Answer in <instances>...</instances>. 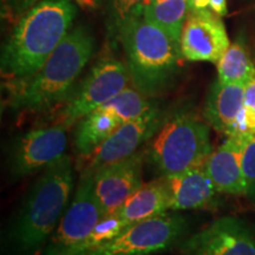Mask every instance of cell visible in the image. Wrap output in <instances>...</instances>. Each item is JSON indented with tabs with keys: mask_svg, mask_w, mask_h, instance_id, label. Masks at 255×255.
<instances>
[{
	"mask_svg": "<svg viewBox=\"0 0 255 255\" xmlns=\"http://www.w3.org/2000/svg\"><path fill=\"white\" fill-rule=\"evenodd\" d=\"M210 126L191 113L170 115L149 141L145 163L159 177L205 165L212 154Z\"/></svg>",
	"mask_w": 255,
	"mask_h": 255,
	"instance_id": "5",
	"label": "cell"
},
{
	"mask_svg": "<svg viewBox=\"0 0 255 255\" xmlns=\"http://www.w3.org/2000/svg\"><path fill=\"white\" fill-rule=\"evenodd\" d=\"M242 170H244L246 194L255 203V133L244 132L242 138Z\"/></svg>",
	"mask_w": 255,
	"mask_h": 255,
	"instance_id": "22",
	"label": "cell"
},
{
	"mask_svg": "<svg viewBox=\"0 0 255 255\" xmlns=\"http://www.w3.org/2000/svg\"><path fill=\"white\" fill-rule=\"evenodd\" d=\"M187 220L177 213H164L132 223L113 240L85 255H151L177 246L184 239Z\"/></svg>",
	"mask_w": 255,
	"mask_h": 255,
	"instance_id": "7",
	"label": "cell"
},
{
	"mask_svg": "<svg viewBox=\"0 0 255 255\" xmlns=\"http://www.w3.org/2000/svg\"><path fill=\"white\" fill-rule=\"evenodd\" d=\"M239 132L255 133V77L246 85Z\"/></svg>",
	"mask_w": 255,
	"mask_h": 255,
	"instance_id": "24",
	"label": "cell"
},
{
	"mask_svg": "<svg viewBox=\"0 0 255 255\" xmlns=\"http://www.w3.org/2000/svg\"><path fill=\"white\" fill-rule=\"evenodd\" d=\"M246 85L213 83L203 107V119L210 128L223 135L239 132V123L245 103Z\"/></svg>",
	"mask_w": 255,
	"mask_h": 255,
	"instance_id": "15",
	"label": "cell"
},
{
	"mask_svg": "<svg viewBox=\"0 0 255 255\" xmlns=\"http://www.w3.org/2000/svg\"><path fill=\"white\" fill-rule=\"evenodd\" d=\"M76 126L73 137L76 152L82 157H91L96 149L103 144L122 123L104 109L98 108L83 117Z\"/></svg>",
	"mask_w": 255,
	"mask_h": 255,
	"instance_id": "18",
	"label": "cell"
},
{
	"mask_svg": "<svg viewBox=\"0 0 255 255\" xmlns=\"http://www.w3.org/2000/svg\"><path fill=\"white\" fill-rule=\"evenodd\" d=\"M242 138L244 132L226 136V139L213 150L205 168L219 193L245 195L242 170Z\"/></svg>",
	"mask_w": 255,
	"mask_h": 255,
	"instance_id": "14",
	"label": "cell"
},
{
	"mask_svg": "<svg viewBox=\"0 0 255 255\" xmlns=\"http://www.w3.org/2000/svg\"><path fill=\"white\" fill-rule=\"evenodd\" d=\"M75 186L71 157L64 155L49 167L31 187L9 229L15 255L43 253L68 209Z\"/></svg>",
	"mask_w": 255,
	"mask_h": 255,
	"instance_id": "1",
	"label": "cell"
},
{
	"mask_svg": "<svg viewBox=\"0 0 255 255\" xmlns=\"http://www.w3.org/2000/svg\"><path fill=\"white\" fill-rule=\"evenodd\" d=\"M209 8L215 14L223 17L227 14V0H209Z\"/></svg>",
	"mask_w": 255,
	"mask_h": 255,
	"instance_id": "26",
	"label": "cell"
},
{
	"mask_svg": "<svg viewBox=\"0 0 255 255\" xmlns=\"http://www.w3.org/2000/svg\"><path fill=\"white\" fill-rule=\"evenodd\" d=\"M145 151L105 165L94 173V189L104 216L114 214L143 186Z\"/></svg>",
	"mask_w": 255,
	"mask_h": 255,
	"instance_id": "13",
	"label": "cell"
},
{
	"mask_svg": "<svg viewBox=\"0 0 255 255\" xmlns=\"http://www.w3.org/2000/svg\"><path fill=\"white\" fill-rule=\"evenodd\" d=\"M231 45L221 17L212 9H189L180 38L181 53L189 62L218 63Z\"/></svg>",
	"mask_w": 255,
	"mask_h": 255,
	"instance_id": "12",
	"label": "cell"
},
{
	"mask_svg": "<svg viewBox=\"0 0 255 255\" xmlns=\"http://www.w3.org/2000/svg\"><path fill=\"white\" fill-rule=\"evenodd\" d=\"M76 8L68 0H41L21 15L1 51V75L15 82L33 76L69 33Z\"/></svg>",
	"mask_w": 255,
	"mask_h": 255,
	"instance_id": "2",
	"label": "cell"
},
{
	"mask_svg": "<svg viewBox=\"0 0 255 255\" xmlns=\"http://www.w3.org/2000/svg\"><path fill=\"white\" fill-rule=\"evenodd\" d=\"M39 1L40 0H5L6 7L14 17L24 15Z\"/></svg>",
	"mask_w": 255,
	"mask_h": 255,
	"instance_id": "25",
	"label": "cell"
},
{
	"mask_svg": "<svg viewBox=\"0 0 255 255\" xmlns=\"http://www.w3.org/2000/svg\"><path fill=\"white\" fill-rule=\"evenodd\" d=\"M164 181L170 196V210L208 208L214 205L219 193L205 165L165 176Z\"/></svg>",
	"mask_w": 255,
	"mask_h": 255,
	"instance_id": "16",
	"label": "cell"
},
{
	"mask_svg": "<svg viewBox=\"0 0 255 255\" xmlns=\"http://www.w3.org/2000/svg\"><path fill=\"white\" fill-rule=\"evenodd\" d=\"M79 2H82V4H87L89 6L92 5V2H94V0H78Z\"/></svg>",
	"mask_w": 255,
	"mask_h": 255,
	"instance_id": "28",
	"label": "cell"
},
{
	"mask_svg": "<svg viewBox=\"0 0 255 255\" xmlns=\"http://www.w3.org/2000/svg\"><path fill=\"white\" fill-rule=\"evenodd\" d=\"M66 131L68 130L55 124L34 128L19 136L8 156L12 176L26 177L62 158L68 145Z\"/></svg>",
	"mask_w": 255,
	"mask_h": 255,
	"instance_id": "10",
	"label": "cell"
},
{
	"mask_svg": "<svg viewBox=\"0 0 255 255\" xmlns=\"http://www.w3.org/2000/svg\"><path fill=\"white\" fill-rule=\"evenodd\" d=\"M104 218L94 189V174L83 171L71 205L41 255H72Z\"/></svg>",
	"mask_w": 255,
	"mask_h": 255,
	"instance_id": "8",
	"label": "cell"
},
{
	"mask_svg": "<svg viewBox=\"0 0 255 255\" xmlns=\"http://www.w3.org/2000/svg\"><path fill=\"white\" fill-rule=\"evenodd\" d=\"M154 107L155 104L149 101V97L135 88L128 87L100 108L113 115L123 124L137 119Z\"/></svg>",
	"mask_w": 255,
	"mask_h": 255,
	"instance_id": "21",
	"label": "cell"
},
{
	"mask_svg": "<svg viewBox=\"0 0 255 255\" xmlns=\"http://www.w3.org/2000/svg\"><path fill=\"white\" fill-rule=\"evenodd\" d=\"M129 82V71L122 62L115 58L98 60L78 88L64 102L55 124L69 130L83 117L127 89Z\"/></svg>",
	"mask_w": 255,
	"mask_h": 255,
	"instance_id": "6",
	"label": "cell"
},
{
	"mask_svg": "<svg viewBox=\"0 0 255 255\" xmlns=\"http://www.w3.org/2000/svg\"><path fill=\"white\" fill-rule=\"evenodd\" d=\"M146 1L148 0H111V14L116 28L133 18L142 17Z\"/></svg>",
	"mask_w": 255,
	"mask_h": 255,
	"instance_id": "23",
	"label": "cell"
},
{
	"mask_svg": "<svg viewBox=\"0 0 255 255\" xmlns=\"http://www.w3.org/2000/svg\"><path fill=\"white\" fill-rule=\"evenodd\" d=\"M188 11L187 0H148L143 17L163 28L180 43Z\"/></svg>",
	"mask_w": 255,
	"mask_h": 255,
	"instance_id": "20",
	"label": "cell"
},
{
	"mask_svg": "<svg viewBox=\"0 0 255 255\" xmlns=\"http://www.w3.org/2000/svg\"><path fill=\"white\" fill-rule=\"evenodd\" d=\"M170 210V196L164 177H158L132 194L117 210L116 214L126 221L135 223L155 218Z\"/></svg>",
	"mask_w": 255,
	"mask_h": 255,
	"instance_id": "17",
	"label": "cell"
},
{
	"mask_svg": "<svg viewBox=\"0 0 255 255\" xmlns=\"http://www.w3.org/2000/svg\"><path fill=\"white\" fill-rule=\"evenodd\" d=\"M216 65L218 79L226 84L247 85L255 77V64L244 39L231 44Z\"/></svg>",
	"mask_w": 255,
	"mask_h": 255,
	"instance_id": "19",
	"label": "cell"
},
{
	"mask_svg": "<svg viewBox=\"0 0 255 255\" xmlns=\"http://www.w3.org/2000/svg\"><path fill=\"white\" fill-rule=\"evenodd\" d=\"M169 116L170 114L155 105L137 119L123 123L96 149L85 170L94 174L105 165L133 155L158 132Z\"/></svg>",
	"mask_w": 255,
	"mask_h": 255,
	"instance_id": "11",
	"label": "cell"
},
{
	"mask_svg": "<svg viewBox=\"0 0 255 255\" xmlns=\"http://www.w3.org/2000/svg\"><path fill=\"white\" fill-rule=\"evenodd\" d=\"M94 50L95 40L89 30L77 26L69 31L33 76L17 82L12 107L37 113L64 103Z\"/></svg>",
	"mask_w": 255,
	"mask_h": 255,
	"instance_id": "4",
	"label": "cell"
},
{
	"mask_svg": "<svg viewBox=\"0 0 255 255\" xmlns=\"http://www.w3.org/2000/svg\"><path fill=\"white\" fill-rule=\"evenodd\" d=\"M189 9H202L209 7V0H187Z\"/></svg>",
	"mask_w": 255,
	"mask_h": 255,
	"instance_id": "27",
	"label": "cell"
},
{
	"mask_svg": "<svg viewBox=\"0 0 255 255\" xmlns=\"http://www.w3.org/2000/svg\"><path fill=\"white\" fill-rule=\"evenodd\" d=\"M181 255H255V231L232 216L214 220L177 245Z\"/></svg>",
	"mask_w": 255,
	"mask_h": 255,
	"instance_id": "9",
	"label": "cell"
},
{
	"mask_svg": "<svg viewBox=\"0 0 255 255\" xmlns=\"http://www.w3.org/2000/svg\"><path fill=\"white\" fill-rule=\"evenodd\" d=\"M116 30L133 88L146 97L165 91L182 66L180 43L143 15Z\"/></svg>",
	"mask_w": 255,
	"mask_h": 255,
	"instance_id": "3",
	"label": "cell"
}]
</instances>
